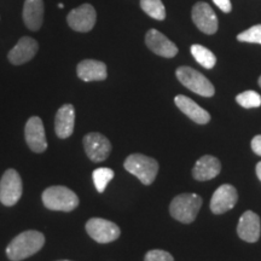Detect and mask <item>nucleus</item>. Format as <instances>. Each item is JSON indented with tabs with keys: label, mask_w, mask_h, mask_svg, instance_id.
Listing matches in <instances>:
<instances>
[{
	"label": "nucleus",
	"mask_w": 261,
	"mask_h": 261,
	"mask_svg": "<svg viewBox=\"0 0 261 261\" xmlns=\"http://www.w3.org/2000/svg\"><path fill=\"white\" fill-rule=\"evenodd\" d=\"M144 261H174L173 256L166 250L154 249L146 253Z\"/></svg>",
	"instance_id": "nucleus-26"
},
{
	"label": "nucleus",
	"mask_w": 261,
	"mask_h": 261,
	"mask_svg": "<svg viewBox=\"0 0 261 261\" xmlns=\"http://www.w3.org/2000/svg\"><path fill=\"white\" fill-rule=\"evenodd\" d=\"M45 236L39 231L28 230L16 236L6 248V255L11 261H22L37 254L44 247Z\"/></svg>",
	"instance_id": "nucleus-1"
},
{
	"label": "nucleus",
	"mask_w": 261,
	"mask_h": 261,
	"mask_svg": "<svg viewBox=\"0 0 261 261\" xmlns=\"http://www.w3.org/2000/svg\"><path fill=\"white\" fill-rule=\"evenodd\" d=\"M192 21L204 34L212 35L218 31V17L207 3H197L192 8Z\"/></svg>",
	"instance_id": "nucleus-11"
},
{
	"label": "nucleus",
	"mask_w": 261,
	"mask_h": 261,
	"mask_svg": "<svg viewBox=\"0 0 261 261\" xmlns=\"http://www.w3.org/2000/svg\"><path fill=\"white\" fill-rule=\"evenodd\" d=\"M84 148L86 155L93 162H103L112 151V144L106 136L91 132L84 137Z\"/></svg>",
	"instance_id": "nucleus-8"
},
{
	"label": "nucleus",
	"mask_w": 261,
	"mask_h": 261,
	"mask_svg": "<svg viewBox=\"0 0 261 261\" xmlns=\"http://www.w3.org/2000/svg\"><path fill=\"white\" fill-rule=\"evenodd\" d=\"M86 231L89 236L97 243L106 244L116 241L120 237V227L115 223L102 218H92L86 223Z\"/></svg>",
	"instance_id": "nucleus-7"
},
{
	"label": "nucleus",
	"mask_w": 261,
	"mask_h": 261,
	"mask_svg": "<svg viewBox=\"0 0 261 261\" xmlns=\"http://www.w3.org/2000/svg\"><path fill=\"white\" fill-rule=\"evenodd\" d=\"M75 109L71 104H64L57 110L55 117V130L58 138H69L74 132Z\"/></svg>",
	"instance_id": "nucleus-16"
},
{
	"label": "nucleus",
	"mask_w": 261,
	"mask_h": 261,
	"mask_svg": "<svg viewBox=\"0 0 261 261\" xmlns=\"http://www.w3.org/2000/svg\"><path fill=\"white\" fill-rule=\"evenodd\" d=\"M256 175H257V178L261 180V162H259L256 165Z\"/></svg>",
	"instance_id": "nucleus-29"
},
{
	"label": "nucleus",
	"mask_w": 261,
	"mask_h": 261,
	"mask_svg": "<svg viewBox=\"0 0 261 261\" xmlns=\"http://www.w3.org/2000/svg\"><path fill=\"white\" fill-rule=\"evenodd\" d=\"M236 102L246 109L261 107V96L255 91H246L236 97Z\"/></svg>",
	"instance_id": "nucleus-24"
},
{
	"label": "nucleus",
	"mask_w": 261,
	"mask_h": 261,
	"mask_svg": "<svg viewBox=\"0 0 261 261\" xmlns=\"http://www.w3.org/2000/svg\"><path fill=\"white\" fill-rule=\"evenodd\" d=\"M260 218L252 211H247L240 218L237 225V233L240 238L249 243H254L260 237Z\"/></svg>",
	"instance_id": "nucleus-15"
},
{
	"label": "nucleus",
	"mask_w": 261,
	"mask_h": 261,
	"mask_svg": "<svg viewBox=\"0 0 261 261\" xmlns=\"http://www.w3.org/2000/svg\"><path fill=\"white\" fill-rule=\"evenodd\" d=\"M23 21L25 27L33 32L41 28L44 22V2L42 0H25L23 6Z\"/></svg>",
	"instance_id": "nucleus-20"
},
{
	"label": "nucleus",
	"mask_w": 261,
	"mask_h": 261,
	"mask_svg": "<svg viewBox=\"0 0 261 261\" xmlns=\"http://www.w3.org/2000/svg\"><path fill=\"white\" fill-rule=\"evenodd\" d=\"M214 4L219 8L223 12H230L231 9H232V5H231L230 0H213Z\"/></svg>",
	"instance_id": "nucleus-27"
},
{
	"label": "nucleus",
	"mask_w": 261,
	"mask_h": 261,
	"mask_svg": "<svg viewBox=\"0 0 261 261\" xmlns=\"http://www.w3.org/2000/svg\"><path fill=\"white\" fill-rule=\"evenodd\" d=\"M220 171L221 165L219 160L212 155H204L196 162L195 167L192 169V174L196 180L205 181L217 177Z\"/></svg>",
	"instance_id": "nucleus-19"
},
{
	"label": "nucleus",
	"mask_w": 261,
	"mask_h": 261,
	"mask_svg": "<svg viewBox=\"0 0 261 261\" xmlns=\"http://www.w3.org/2000/svg\"><path fill=\"white\" fill-rule=\"evenodd\" d=\"M23 191L22 179L14 168L5 171L0 180V202L6 207H12L19 201Z\"/></svg>",
	"instance_id": "nucleus-6"
},
{
	"label": "nucleus",
	"mask_w": 261,
	"mask_h": 261,
	"mask_svg": "<svg viewBox=\"0 0 261 261\" xmlns=\"http://www.w3.org/2000/svg\"><path fill=\"white\" fill-rule=\"evenodd\" d=\"M24 138L32 151L40 154L47 149L46 135L40 117L32 116L28 119L24 128Z\"/></svg>",
	"instance_id": "nucleus-10"
},
{
	"label": "nucleus",
	"mask_w": 261,
	"mask_h": 261,
	"mask_svg": "<svg viewBox=\"0 0 261 261\" xmlns=\"http://www.w3.org/2000/svg\"><path fill=\"white\" fill-rule=\"evenodd\" d=\"M174 102L179 109H180V112L184 113L188 117H190L194 122L198 123V125H205V123L210 122V113L204 110L203 108H201L197 103L194 102L191 98L179 94V96L174 98Z\"/></svg>",
	"instance_id": "nucleus-17"
},
{
	"label": "nucleus",
	"mask_w": 261,
	"mask_h": 261,
	"mask_svg": "<svg viewBox=\"0 0 261 261\" xmlns=\"http://www.w3.org/2000/svg\"><path fill=\"white\" fill-rule=\"evenodd\" d=\"M237 40L242 42H252V44H261V24L253 25V27L238 34Z\"/></svg>",
	"instance_id": "nucleus-25"
},
{
	"label": "nucleus",
	"mask_w": 261,
	"mask_h": 261,
	"mask_svg": "<svg viewBox=\"0 0 261 261\" xmlns=\"http://www.w3.org/2000/svg\"><path fill=\"white\" fill-rule=\"evenodd\" d=\"M97 12L92 5L84 4L79 8L71 10L67 17L69 27L75 32L87 33L91 32L96 24Z\"/></svg>",
	"instance_id": "nucleus-9"
},
{
	"label": "nucleus",
	"mask_w": 261,
	"mask_h": 261,
	"mask_svg": "<svg viewBox=\"0 0 261 261\" xmlns=\"http://www.w3.org/2000/svg\"><path fill=\"white\" fill-rule=\"evenodd\" d=\"M178 80L184 85L187 89L192 92L200 94L202 97H213L215 93V89L213 84L211 83L203 74L200 71L195 70L190 67H179L177 71Z\"/></svg>",
	"instance_id": "nucleus-5"
},
{
	"label": "nucleus",
	"mask_w": 261,
	"mask_h": 261,
	"mask_svg": "<svg viewBox=\"0 0 261 261\" xmlns=\"http://www.w3.org/2000/svg\"><path fill=\"white\" fill-rule=\"evenodd\" d=\"M145 44L154 54L165 58H172L177 56L178 47L167 37L156 29H150L145 35Z\"/></svg>",
	"instance_id": "nucleus-13"
},
{
	"label": "nucleus",
	"mask_w": 261,
	"mask_h": 261,
	"mask_svg": "<svg viewBox=\"0 0 261 261\" xmlns=\"http://www.w3.org/2000/svg\"><path fill=\"white\" fill-rule=\"evenodd\" d=\"M238 200L237 190L232 185L224 184L215 190L211 200V211L214 214H223L232 210Z\"/></svg>",
	"instance_id": "nucleus-12"
},
{
	"label": "nucleus",
	"mask_w": 261,
	"mask_h": 261,
	"mask_svg": "<svg viewBox=\"0 0 261 261\" xmlns=\"http://www.w3.org/2000/svg\"><path fill=\"white\" fill-rule=\"evenodd\" d=\"M140 8L151 18L158 21L166 18V9L161 0H140Z\"/></svg>",
	"instance_id": "nucleus-22"
},
{
	"label": "nucleus",
	"mask_w": 261,
	"mask_h": 261,
	"mask_svg": "<svg viewBox=\"0 0 261 261\" xmlns=\"http://www.w3.org/2000/svg\"><path fill=\"white\" fill-rule=\"evenodd\" d=\"M58 261H70V260H58Z\"/></svg>",
	"instance_id": "nucleus-31"
},
{
	"label": "nucleus",
	"mask_w": 261,
	"mask_h": 261,
	"mask_svg": "<svg viewBox=\"0 0 261 261\" xmlns=\"http://www.w3.org/2000/svg\"><path fill=\"white\" fill-rule=\"evenodd\" d=\"M250 146H252L253 151L255 152L256 155L261 156V135L254 137L252 139V143H250Z\"/></svg>",
	"instance_id": "nucleus-28"
},
{
	"label": "nucleus",
	"mask_w": 261,
	"mask_h": 261,
	"mask_svg": "<svg viewBox=\"0 0 261 261\" xmlns=\"http://www.w3.org/2000/svg\"><path fill=\"white\" fill-rule=\"evenodd\" d=\"M42 203L50 211L71 212L79 205V197L67 187H50L42 192Z\"/></svg>",
	"instance_id": "nucleus-2"
},
{
	"label": "nucleus",
	"mask_w": 261,
	"mask_h": 261,
	"mask_svg": "<svg viewBox=\"0 0 261 261\" xmlns=\"http://www.w3.org/2000/svg\"><path fill=\"white\" fill-rule=\"evenodd\" d=\"M77 76L83 81H103L107 79L108 71L107 65L100 61L84 60L77 64Z\"/></svg>",
	"instance_id": "nucleus-18"
},
{
	"label": "nucleus",
	"mask_w": 261,
	"mask_h": 261,
	"mask_svg": "<svg viewBox=\"0 0 261 261\" xmlns=\"http://www.w3.org/2000/svg\"><path fill=\"white\" fill-rule=\"evenodd\" d=\"M39 50V44L35 39L31 37H23L18 40L17 44L9 52L8 58L12 64L21 65L34 58Z\"/></svg>",
	"instance_id": "nucleus-14"
},
{
	"label": "nucleus",
	"mask_w": 261,
	"mask_h": 261,
	"mask_svg": "<svg viewBox=\"0 0 261 261\" xmlns=\"http://www.w3.org/2000/svg\"><path fill=\"white\" fill-rule=\"evenodd\" d=\"M259 85H260V87H261V76L259 77Z\"/></svg>",
	"instance_id": "nucleus-30"
},
{
	"label": "nucleus",
	"mask_w": 261,
	"mask_h": 261,
	"mask_svg": "<svg viewBox=\"0 0 261 261\" xmlns=\"http://www.w3.org/2000/svg\"><path fill=\"white\" fill-rule=\"evenodd\" d=\"M115 175L113 169L107 168V167H102V168H97L94 169L92 173V178H93V182H94V187H96L97 191L99 194H102L106 190L109 181L112 180Z\"/></svg>",
	"instance_id": "nucleus-23"
},
{
	"label": "nucleus",
	"mask_w": 261,
	"mask_h": 261,
	"mask_svg": "<svg viewBox=\"0 0 261 261\" xmlns=\"http://www.w3.org/2000/svg\"><path fill=\"white\" fill-rule=\"evenodd\" d=\"M123 166L127 172L138 178L144 185L152 184L159 172L158 161L142 154L129 155Z\"/></svg>",
	"instance_id": "nucleus-4"
},
{
	"label": "nucleus",
	"mask_w": 261,
	"mask_h": 261,
	"mask_svg": "<svg viewBox=\"0 0 261 261\" xmlns=\"http://www.w3.org/2000/svg\"><path fill=\"white\" fill-rule=\"evenodd\" d=\"M202 198L196 194H181L173 198L169 212L175 220L190 224L196 219L201 210Z\"/></svg>",
	"instance_id": "nucleus-3"
},
{
	"label": "nucleus",
	"mask_w": 261,
	"mask_h": 261,
	"mask_svg": "<svg viewBox=\"0 0 261 261\" xmlns=\"http://www.w3.org/2000/svg\"><path fill=\"white\" fill-rule=\"evenodd\" d=\"M190 51L196 62L205 68V69H212L215 63H217V57H215L213 52L208 50L207 47L202 46V45H192Z\"/></svg>",
	"instance_id": "nucleus-21"
}]
</instances>
